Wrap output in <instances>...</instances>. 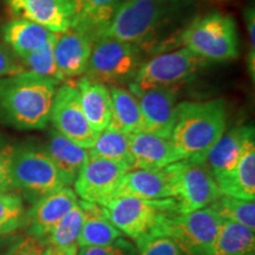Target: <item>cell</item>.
<instances>
[{
    "label": "cell",
    "instance_id": "obj_1",
    "mask_svg": "<svg viewBox=\"0 0 255 255\" xmlns=\"http://www.w3.org/2000/svg\"><path fill=\"white\" fill-rule=\"evenodd\" d=\"M58 84L30 71L0 78V123L18 130L45 129Z\"/></svg>",
    "mask_w": 255,
    "mask_h": 255
},
{
    "label": "cell",
    "instance_id": "obj_2",
    "mask_svg": "<svg viewBox=\"0 0 255 255\" xmlns=\"http://www.w3.org/2000/svg\"><path fill=\"white\" fill-rule=\"evenodd\" d=\"M226 128L227 107L221 98L182 102L177 104L170 141L181 159L202 162Z\"/></svg>",
    "mask_w": 255,
    "mask_h": 255
},
{
    "label": "cell",
    "instance_id": "obj_3",
    "mask_svg": "<svg viewBox=\"0 0 255 255\" xmlns=\"http://www.w3.org/2000/svg\"><path fill=\"white\" fill-rule=\"evenodd\" d=\"M175 45L187 47L206 60H232L239 57L237 25L231 15L209 13L194 19L177 37Z\"/></svg>",
    "mask_w": 255,
    "mask_h": 255
},
{
    "label": "cell",
    "instance_id": "obj_4",
    "mask_svg": "<svg viewBox=\"0 0 255 255\" xmlns=\"http://www.w3.org/2000/svg\"><path fill=\"white\" fill-rule=\"evenodd\" d=\"M11 184L12 190L33 203L52 191L68 187L45 148L34 143L14 145Z\"/></svg>",
    "mask_w": 255,
    "mask_h": 255
},
{
    "label": "cell",
    "instance_id": "obj_5",
    "mask_svg": "<svg viewBox=\"0 0 255 255\" xmlns=\"http://www.w3.org/2000/svg\"><path fill=\"white\" fill-rule=\"evenodd\" d=\"M115 227L132 239L135 245L158 235L168 215L177 213L173 199L143 200L132 196H116L103 206Z\"/></svg>",
    "mask_w": 255,
    "mask_h": 255
},
{
    "label": "cell",
    "instance_id": "obj_6",
    "mask_svg": "<svg viewBox=\"0 0 255 255\" xmlns=\"http://www.w3.org/2000/svg\"><path fill=\"white\" fill-rule=\"evenodd\" d=\"M169 9L168 0H122L97 38L110 37L142 47L165 24Z\"/></svg>",
    "mask_w": 255,
    "mask_h": 255
},
{
    "label": "cell",
    "instance_id": "obj_7",
    "mask_svg": "<svg viewBox=\"0 0 255 255\" xmlns=\"http://www.w3.org/2000/svg\"><path fill=\"white\" fill-rule=\"evenodd\" d=\"M144 62L142 47L110 37L94 41L87 77L109 87L129 85Z\"/></svg>",
    "mask_w": 255,
    "mask_h": 255
},
{
    "label": "cell",
    "instance_id": "obj_8",
    "mask_svg": "<svg viewBox=\"0 0 255 255\" xmlns=\"http://www.w3.org/2000/svg\"><path fill=\"white\" fill-rule=\"evenodd\" d=\"M163 170L170 184L177 214L206 208L221 195L214 177L202 162L180 159Z\"/></svg>",
    "mask_w": 255,
    "mask_h": 255
},
{
    "label": "cell",
    "instance_id": "obj_9",
    "mask_svg": "<svg viewBox=\"0 0 255 255\" xmlns=\"http://www.w3.org/2000/svg\"><path fill=\"white\" fill-rule=\"evenodd\" d=\"M208 60L201 58L187 47L162 53L143 62L135 78L129 84L130 91L156 88H178L199 73Z\"/></svg>",
    "mask_w": 255,
    "mask_h": 255
},
{
    "label": "cell",
    "instance_id": "obj_10",
    "mask_svg": "<svg viewBox=\"0 0 255 255\" xmlns=\"http://www.w3.org/2000/svg\"><path fill=\"white\" fill-rule=\"evenodd\" d=\"M223 220L210 207L184 214L168 215L158 235L170 239L183 255H210Z\"/></svg>",
    "mask_w": 255,
    "mask_h": 255
},
{
    "label": "cell",
    "instance_id": "obj_11",
    "mask_svg": "<svg viewBox=\"0 0 255 255\" xmlns=\"http://www.w3.org/2000/svg\"><path fill=\"white\" fill-rule=\"evenodd\" d=\"M50 122L53 129L85 149L91 148L98 135L83 113L77 88L70 84L57 88L51 108Z\"/></svg>",
    "mask_w": 255,
    "mask_h": 255
},
{
    "label": "cell",
    "instance_id": "obj_12",
    "mask_svg": "<svg viewBox=\"0 0 255 255\" xmlns=\"http://www.w3.org/2000/svg\"><path fill=\"white\" fill-rule=\"evenodd\" d=\"M127 170L117 163L89 156L88 162L73 182L77 197L104 206L117 195L120 184Z\"/></svg>",
    "mask_w": 255,
    "mask_h": 255
},
{
    "label": "cell",
    "instance_id": "obj_13",
    "mask_svg": "<svg viewBox=\"0 0 255 255\" xmlns=\"http://www.w3.org/2000/svg\"><path fill=\"white\" fill-rule=\"evenodd\" d=\"M131 92L138 100L142 131L170 138L178 104V88H156Z\"/></svg>",
    "mask_w": 255,
    "mask_h": 255
},
{
    "label": "cell",
    "instance_id": "obj_14",
    "mask_svg": "<svg viewBox=\"0 0 255 255\" xmlns=\"http://www.w3.org/2000/svg\"><path fill=\"white\" fill-rule=\"evenodd\" d=\"M8 11L18 19L36 23L55 33L71 28L75 17L72 0H5Z\"/></svg>",
    "mask_w": 255,
    "mask_h": 255
},
{
    "label": "cell",
    "instance_id": "obj_15",
    "mask_svg": "<svg viewBox=\"0 0 255 255\" xmlns=\"http://www.w3.org/2000/svg\"><path fill=\"white\" fill-rule=\"evenodd\" d=\"M77 201L75 190L70 187H63L40 197L26 212L24 227L27 235L41 240Z\"/></svg>",
    "mask_w": 255,
    "mask_h": 255
},
{
    "label": "cell",
    "instance_id": "obj_16",
    "mask_svg": "<svg viewBox=\"0 0 255 255\" xmlns=\"http://www.w3.org/2000/svg\"><path fill=\"white\" fill-rule=\"evenodd\" d=\"M255 136L253 126H238L226 130L219 141L210 148L202 163L219 184L234 169L246 143Z\"/></svg>",
    "mask_w": 255,
    "mask_h": 255
},
{
    "label": "cell",
    "instance_id": "obj_17",
    "mask_svg": "<svg viewBox=\"0 0 255 255\" xmlns=\"http://www.w3.org/2000/svg\"><path fill=\"white\" fill-rule=\"evenodd\" d=\"M94 40L83 32L69 28L58 33L55 58L59 71L66 79L85 75L90 60Z\"/></svg>",
    "mask_w": 255,
    "mask_h": 255
},
{
    "label": "cell",
    "instance_id": "obj_18",
    "mask_svg": "<svg viewBox=\"0 0 255 255\" xmlns=\"http://www.w3.org/2000/svg\"><path fill=\"white\" fill-rule=\"evenodd\" d=\"M130 150L137 169H163L181 159L170 138L144 131L130 135Z\"/></svg>",
    "mask_w": 255,
    "mask_h": 255
},
{
    "label": "cell",
    "instance_id": "obj_19",
    "mask_svg": "<svg viewBox=\"0 0 255 255\" xmlns=\"http://www.w3.org/2000/svg\"><path fill=\"white\" fill-rule=\"evenodd\" d=\"M44 148L58 169L65 186L70 187L73 184L88 162V149L82 148L81 145L70 141L56 129L50 130L46 145Z\"/></svg>",
    "mask_w": 255,
    "mask_h": 255
},
{
    "label": "cell",
    "instance_id": "obj_20",
    "mask_svg": "<svg viewBox=\"0 0 255 255\" xmlns=\"http://www.w3.org/2000/svg\"><path fill=\"white\" fill-rule=\"evenodd\" d=\"M116 196L143 200L171 199V188L163 169L135 168L124 174Z\"/></svg>",
    "mask_w": 255,
    "mask_h": 255
},
{
    "label": "cell",
    "instance_id": "obj_21",
    "mask_svg": "<svg viewBox=\"0 0 255 255\" xmlns=\"http://www.w3.org/2000/svg\"><path fill=\"white\" fill-rule=\"evenodd\" d=\"M78 202L84 212V221L77 241L78 247L109 246L123 238L122 233L111 222L103 206L83 200H78Z\"/></svg>",
    "mask_w": 255,
    "mask_h": 255
},
{
    "label": "cell",
    "instance_id": "obj_22",
    "mask_svg": "<svg viewBox=\"0 0 255 255\" xmlns=\"http://www.w3.org/2000/svg\"><path fill=\"white\" fill-rule=\"evenodd\" d=\"M77 90L83 113L89 124L96 132L103 131L109 126L111 119V96L109 88L103 83L82 77L78 81Z\"/></svg>",
    "mask_w": 255,
    "mask_h": 255
},
{
    "label": "cell",
    "instance_id": "obj_23",
    "mask_svg": "<svg viewBox=\"0 0 255 255\" xmlns=\"http://www.w3.org/2000/svg\"><path fill=\"white\" fill-rule=\"evenodd\" d=\"M75 17L71 28L95 40L103 32L122 0H72Z\"/></svg>",
    "mask_w": 255,
    "mask_h": 255
},
{
    "label": "cell",
    "instance_id": "obj_24",
    "mask_svg": "<svg viewBox=\"0 0 255 255\" xmlns=\"http://www.w3.org/2000/svg\"><path fill=\"white\" fill-rule=\"evenodd\" d=\"M221 194L255 201V138L246 143L231 174L219 184Z\"/></svg>",
    "mask_w": 255,
    "mask_h": 255
},
{
    "label": "cell",
    "instance_id": "obj_25",
    "mask_svg": "<svg viewBox=\"0 0 255 255\" xmlns=\"http://www.w3.org/2000/svg\"><path fill=\"white\" fill-rule=\"evenodd\" d=\"M55 34L40 25L18 18L12 19L2 27V39L19 59L44 45Z\"/></svg>",
    "mask_w": 255,
    "mask_h": 255
},
{
    "label": "cell",
    "instance_id": "obj_26",
    "mask_svg": "<svg viewBox=\"0 0 255 255\" xmlns=\"http://www.w3.org/2000/svg\"><path fill=\"white\" fill-rule=\"evenodd\" d=\"M108 88L111 96V119L108 128L128 135L142 131L141 109L136 96L119 85Z\"/></svg>",
    "mask_w": 255,
    "mask_h": 255
},
{
    "label": "cell",
    "instance_id": "obj_27",
    "mask_svg": "<svg viewBox=\"0 0 255 255\" xmlns=\"http://www.w3.org/2000/svg\"><path fill=\"white\" fill-rule=\"evenodd\" d=\"M89 150V156L100 157L117 163L126 169L131 170L133 158L130 150V135L120 131H115L109 128L98 132L95 143Z\"/></svg>",
    "mask_w": 255,
    "mask_h": 255
},
{
    "label": "cell",
    "instance_id": "obj_28",
    "mask_svg": "<svg viewBox=\"0 0 255 255\" xmlns=\"http://www.w3.org/2000/svg\"><path fill=\"white\" fill-rule=\"evenodd\" d=\"M210 255H255L254 231L231 221H222Z\"/></svg>",
    "mask_w": 255,
    "mask_h": 255
},
{
    "label": "cell",
    "instance_id": "obj_29",
    "mask_svg": "<svg viewBox=\"0 0 255 255\" xmlns=\"http://www.w3.org/2000/svg\"><path fill=\"white\" fill-rule=\"evenodd\" d=\"M83 221H84V212L77 201V203L53 226L52 229L40 241H43L50 248H65L77 245Z\"/></svg>",
    "mask_w": 255,
    "mask_h": 255
},
{
    "label": "cell",
    "instance_id": "obj_30",
    "mask_svg": "<svg viewBox=\"0 0 255 255\" xmlns=\"http://www.w3.org/2000/svg\"><path fill=\"white\" fill-rule=\"evenodd\" d=\"M223 221H231L255 229V201L239 199L221 194L208 206Z\"/></svg>",
    "mask_w": 255,
    "mask_h": 255
},
{
    "label": "cell",
    "instance_id": "obj_31",
    "mask_svg": "<svg viewBox=\"0 0 255 255\" xmlns=\"http://www.w3.org/2000/svg\"><path fill=\"white\" fill-rule=\"evenodd\" d=\"M58 33L55 34L44 45L38 47L21 58L24 69L41 77L51 78L56 82H65L66 78L59 71L55 58V45Z\"/></svg>",
    "mask_w": 255,
    "mask_h": 255
},
{
    "label": "cell",
    "instance_id": "obj_32",
    "mask_svg": "<svg viewBox=\"0 0 255 255\" xmlns=\"http://www.w3.org/2000/svg\"><path fill=\"white\" fill-rule=\"evenodd\" d=\"M26 212L20 194L14 190L0 191V237L13 235L24 228Z\"/></svg>",
    "mask_w": 255,
    "mask_h": 255
},
{
    "label": "cell",
    "instance_id": "obj_33",
    "mask_svg": "<svg viewBox=\"0 0 255 255\" xmlns=\"http://www.w3.org/2000/svg\"><path fill=\"white\" fill-rule=\"evenodd\" d=\"M136 255H183L176 245L164 235H155L136 244Z\"/></svg>",
    "mask_w": 255,
    "mask_h": 255
},
{
    "label": "cell",
    "instance_id": "obj_34",
    "mask_svg": "<svg viewBox=\"0 0 255 255\" xmlns=\"http://www.w3.org/2000/svg\"><path fill=\"white\" fill-rule=\"evenodd\" d=\"M49 247L33 237L18 238L13 244L5 251L4 255H46Z\"/></svg>",
    "mask_w": 255,
    "mask_h": 255
},
{
    "label": "cell",
    "instance_id": "obj_35",
    "mask_svg": "<svg viewBox=\"0 0 255 255\" xmlns=\"http://www.w3.org/2000/svg\"><path fill=\"white\" fill-rule=\"evenodd\" d=\"M137 250L130 242L121 238L109 246L78 247L77 255H136Z\"/></svg>",
    "mask_w": 255,
    "mask_h": 255
},
{
    "label": "cell",
    "instance_id": "obj_36",
    "mask_svg": "<svg viewBox=\"0 0 255 255\" xmlns=\"http://www.w3.org/2000/svg\"><path fill=\"white\" fill-rule=\"evenodd\" d=\"M14 144L0 142V191L12 190L11 165Z\"/></svg>",
    "mask_w": 255,
    "mask_h": 255
},
{
    "label": "cell",
    "instance_id": "obj_37",
    "mask_svg": "<svg viewBox=\"0 0 255 255\" xmlns=\"http://www.w3.org/2000/svg\"><path fill=\"white\" fill-rule=\"evenodd\" d=\"M26 71L21 60L14 55L8 46L0 44V78Z\"/></svg>",
    "mask_w": 255,
    "mask_h": 255
},
{
    "label": "cell",
    "instance_id": "obj_38",
    "mask_svg": "<svg viewBox=\"0 0 255 255\" xmlns=\"http://www.w3.org/2000/svg\"><path fill=\"white\" fill-rule=\"evenodd\" d=\"M245 21H246V28L248 34V44H250V51L247 57V66L250 76L253 79L255 78V9L254 7H247L245 11Z\"/></svg>",
    "mask_w": 255,
    "mask_h": 255
},
{
    "label": "cell",
    "instance_id": "obj_39",
    "mask_svg": "<svg viewBox=\"0 0 255 255\" xmlns=\"http://www.w3.org/2000/svg\"><path fill=\"white\" fill-rule=\"evenodd\" d=\"M78 246L73 245V246L65 247V248H50L47 250L46 255H77Z\"/></svg>",
    "mask_w": 255,
    "mask_h": 255
},
{
    "label": "cell",
    "instance_id": "obj_40",
    "mask_svg": "<svg viewBox=\"0 0 255 255\" xmlns=\"http://www.w3.org/2000/svg\"><path fill=\"white\" fill-rule=\"evenodd\" d=\"M18 238L19 237L15 234L8 235V237H0V252H5Z\"/></svg>",
    "mask_w": 255,
    "mask_h": 255
}]
</instances>
